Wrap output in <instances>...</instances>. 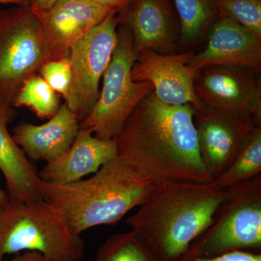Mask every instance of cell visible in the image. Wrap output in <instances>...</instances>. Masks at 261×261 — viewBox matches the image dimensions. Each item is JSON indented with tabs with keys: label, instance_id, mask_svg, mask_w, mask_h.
<instances>
[{
	"label": "cell",
	"instance_id": "1",
	"mask_svg": "<svg viewBox=\"0 0 261 261\" xmlns=\"http://www.w3.org/2000/svg\"><path fill=\"white\" fill-rule=\"evenodd\" d=\"M116 140L118 157L146 180L214 181L201 156L190 105L165 104L152 92L134 109Z\"/></svg>",
	"mask_w": 261,
	"mask_h": 261
},
{
	"label": "cell",
	"instance_id": "2",
	"mask_svg": "<svg viewBox=\"0 0 261 261\" xmlns=\"http://www.w3.org/2000/svg\"><path fill=\"white\" fill-rule=\"evenodd\" d=\"M229 199L214 182L158 181L127 224L160 261H179Z\"/></svg>",
	"mask_w": 261,
	"mask_h": 261
},
{
	"label": "cell",
	"instance_id": "3",
	"mask_svg": "<svg viewBox=\"0 0 261 261\" xmlns=\"http://www.w3.org/2000/svg\"><path fill=\"white\" fill-rule=\"evenodd\" d=\"M153 182L134 172L119 158L109 161L93 176L65 185L41 180V197L64 219L75 234L118 223L145 200Z\"/></svg>",
	"mask_w": 261,
	"mask_h": 261
},
{
	"label": "cell",
	"instance_id": "4",
	"mask_svg": "<svg viewBox=\"0 0 261 261\" xmlns=\"http://www.w3.org/2000/svg\"><path fill=\"white\" fill-rule=\"evenodd\" d=\"M24 251L39 252L56 261H80L85 243L43 199L10 198L0 207V261Z\"/></svg>",
	"mask_w": 261,
	"mask_h": 261
},
{
	"label": "cell",
	"instance_id": "5",
	"mask_svg": "<svg viewBox=\"0 0 261 261\" xmlns=\"http://www.w3.org/2000/svg\"><path fill=\"white\" fill-rule=\"evenodd\" d=\"M51 60L49 42L30 4L0 11V108H13L24 82Z\"/></svg>",
	"mask_w": 261,
	"mask_h": 261
},
{
	"label": "cell",
	"instance_id": "6",
	"mask_svg": "<svg viewBox=\"0 0 261 261\" xmlns=\"http://www.w3.org/2000/svg\"><path fill=\"white\" fill-rule=\"evenodd\" d=\"M118 42L103 74L102 90L95 106L80 122V128L89 130L98 139L116 140L134 109L154 92L149 82H135L132 67L137 54L129 29L120 24Z\"/></svg>",
	"mask_w": 261,
	"mask_h": 261
},
{
	"label": "cell",
	"instance_id": "7",
	"mask_svg": "<svg viewBox=\"0 0 261 261\" xmlns=\"http://www.w3.org/2000/svg\"><path fill=\"white\" fill-rule=\"evenodd\" d=\"M118 16L111 13L69 51L72 82L65 104L80 122L93 109L99 95V82L118 42Z\"/></svg>",
	"mask_w": 261,
	"mask_h": 261
},
{
	"label": "cell",
	"instance_id": "8",
	"mask_svg": "<svg viewBox=\"0 0 261 261\" xmlns=\"http://www.w3.org/2000/svg\"><path fill=\"white\" fill-rule=\"evenodd\" d=\"M195 88L205 107L250 123L254 118L260 120L258 70L233 65L204 68L196 79Z\"/></svg>",
	"mask_w": 261,
	"mask_h": 261
},
{
	"label": "cell",
	"instance_id": "9",
	"mask_svg": "<svg viewBox=\"0 0 261 261\" xmlns=\"http://www.w3.org/2000/svg\"><path fill=\"white\" fill-rule=\"evenodd\" d=\"M193 50L175 54H160L152 50L141 51L132 67L135 82H149L154 94L161 102L170 106L190 105L200 109L202 105L195 92V83L200 70L187 63Z\"/></svg>",
	"mask_w": 261,
	"mask_h": 261
},
{
	"label": "cell",
	"instance_id": "10",
	"mask_svg": "<svg viewBox=\"0 0 261 261\" xmlns=\"http://www.w3.org/2000/svg\"><path fill=\"white\" fill-rule=\"evenodd\" d=\"M117 16L119 24L129 29L137 55L147 49L178 53L181 29L172 0H135Z\"/></svg>",
	"mask_w": 261,
	"mask_h": 261
},
{
	"label": "cell",
	"instance_id": "11",
	"mask_svg": "<svg viewBox=\"0 0 261 261\" xmlns=\"http://www.w3.org/2000/svg\"><path fill=\"white\" fill-rule=\"evenodd\" d=\"M32 8L42 23L53 60L68 57L72 46L111 13L94 0H58L45 9Z\"/></svg>",
	"mask_w": 261,
	"mask_h": 261
},
{
	"label": "cell",
	"instance_id": "12",
	"mask_svg": "<svg viewBox=\"0 0 261 261\" xmlns=\"http://www.w3.org/2000/svg\"><path fill=\"white\" fill-rule=\"evenodd\" d=\"M187 64L200 70L226 65L260 70L261 38L222 15L207 31L205 49L195 53Z\"/></svg>",
	"mask_w": 261,
	"mask_h": 261
},
{
	"label": "cell",
	"instance_id": "13",
	"mask_svg": "<svg viewBox=\"0 0 261 261\" xmlns=\"http://www.w3.org/2000/svg\"><path fill=\"white\" fill-rule=\"evenodd\" d=\"M195 118L201 156L214 176L238 154L252 123L204 106L195 109Z\"/></svg>",
	"mask_w": 261,
	"mask_h": 261
},
{
	"label": "cell",
	"instance_id": "14",
	"mask_svg": "<svg viewBox=\"0 0 261 261\" xmlns=\"http://www.w3.org/2000/svg\"><path fill=\"white\" fill-rule=\"evenodd\" d=\"M117 157L116 140H100L89 130L80 128L70 148L47 163L39 176L48 183H73L97 172L106 163Z\"/></svg>",
	"mask_w": 261,
	"mask_h": 261
},
{
	"label": "cell",
	"instance_id": "15",
	"mask_svg": "<svg viewBox=\"0 0 261 261\" xmlns=\"http://www.w3.org/2000/svg\"><path fill=\"white\" fill-rule=\"evenodd\" d=\"M80 130V121L65 103L47 123L21 122L12 136L29 159L49 163L70 148Z\"/></svg>",
	"mask_w": 261,
	"mask_h": 261
},
{
	"label": "cell",
	"instance_id": "16",
	"mask_svg": "<svg viewBox=\"0 0 261 261\" xmlns=\"http://www.w3.org/2000/svg\"><path fill=\"white\" fill-rule=\"evenodd\" d=\"M260 247V205L247 204L233 211L219 226L190 246L186 254L212 257L233 250Z\"/></svg>",
	"mask_w": 261,
	"mask_h": 261
},
{
	"label": "cell",
	"instance_id": "17",
	"mask_svg": "<svg viewBox=\"0 0 261 261\" xmlns=\"http://www.w3.org/2000/svg\"><path fill=\"white\" fill-rule=\"evenodd\" d=\"M14 118L13 108H0V171L6 182L7 192L15 200L42 199L39 173L8 132V123Z\"/></svg>",
	"mask_w": 261,
	"mask_h": 261
},
{
	"label": "cell",
	"instance_id": "18",
	"mask_svg": "<svg viewBox=\"0 0 261 261\" xmlns=\"http://www.w3.org/2000/svg\"><path fill=\"white\" fill-rule=\"evenodd\" d=\"M180 22L178 49L200 44L211 25L222 15L218 0H172Z\"/></svg>",
	"mask_w": 261,
	"mask_h": 261
},
{
	"label": "cell",
	"instance_id": "19",
	"mask_svg": "<svg viewBox=\"0 0 261 261\" xmlns=\"http://www.w3.org/2000/svg\"><path fill=\"white\" fill-rule=\"evenodd\" d=\"M261 170L260 128H252L244 140L234 163L213 181L226 188L257 174Z\"/></svg>",
	"mask_w": 261,
	"mask_h": 261
},
{
	"label": "cell",
	"instance_id": "20",
	"mask_svg": "<svg viewBox=\"0 0 261 261\" xmlns=\"http://www.w3.org/2000/svg\"><path fill=\"white\" fill-rule=\"evenodd\" d=\"M61 106L58 93L38 74L24 82L13 102V107L28 108L42 119L54 116Z\"/></svg>",
	"mask_w": 261,
	"mask_h": 261
},
{
	"label": "cell",
	"instance_id": "21",
	"mask_svg": "<svg viewBox=\"0 0 261 261\" xmlns=\"http://www.w3.org/2000/svg\"><path fill=\"white\" fill-rule=\"evenodd\" d=\"M93 261H160L148 245L133 231L108 239Z\"/></svg>",
	"mask_w": 261,
	"mask_h": 261
},
{
	"label": "cell",
	"instance_id": "22",
	"mask_svg": "<svg viewBox=\"0 0 261 261\" xmlns=\"http://www.w3.org/2000/svg\"><path fill=\"white\" fill-rule=\"evenodd\" d=\"M218 3L222 15L261 38V0H218Z\"/></svg>",
	"mask_w": 261,
	"mask_h": 261
},
{
	"label": "cell",
	"instance_id": "23",
	"mask_svg": "<svg viewBox=\"0 0 261 261\" xmlns=\"http://www.w3.org/2000/svg\"><path fill=\"white\" fill-rule=\"evenodd\" d=\"M39 75L65 99L69 95L72 73L69 57L51 60L42 65Z\"/></svg>",
	"mask_w": 261,
	"mask_h": 261
},
{
	"label": "cell",
	"instance_id": "24",
	"mask_svg": "<svg viewBox=\"0 0 261 261\" xmlns=\"http://www.w3.org/2000/svg\"><path fill=\"white\" fill-rule=\"evenodd\" d=\"M179 261H261V255L241 250H233L212 257H195L186 254Z\"/></svg>",
	"mask_w": 261,
	"mask_h": 261
},
{
	"label": "cell",
	"instance_id": "25",
	"mask_svg": "<svg viewBox=\"0 0 261 261\" xmlns=\"http://www.w3.org/2000/svg\"><path fill=\"white\" fill-rule=\"evenodd\" d=\"M108 8L111 13L118 15L128 8L135 0H94Z\"/></svg>",
	"mask_w": 261,
	"mask_h": 261
},
{
	"label": "cell",
	"instance_id": "26",
	"mask_svg": "<svg viewBox=\"0 0 261 261\" xmlns=\"http://www.w3.org/2000/svg\"><path fill=\"white\" fill-rule=\"evenodd\" d=\"M14 255V256L7 261H56L36 251H24Z\"/></svg>",
	"mask_w": 261,
	"mask_h": 261
},
{
	"label": "cell",
	"instance_id": "27",
	"mask_svg": "<svg viewBox=\"0 0 261 261\" xmlns=\"http://www.w3.org/2000/svg\"><path fill=\"white\" fill-rule=\"evenodd\" d=\"M58 0H30L31 6L39 9H45L54 4Z\"/></svg>",
	"mask_w": 261,
	"mask_h": 261
},
{
	"label": "cell",
	"instance_id": "28",
	"mask_svg": "<svg viewBox=\"0 0 261 261\" xmlns=\"http://www.w3.org/2000/svg\"><path fill=\"white\" fill-rule=\"evenodd\" d=\"M0 4L29 5L30 0H0Z\"/></svg>",
	"mask_w": 261,
	"mask_h": 261
},
{
	"label": "cell",
	"instance_id": "29",
	"mask_svg": "<svg viewBox=\"0 0 261 261\" xmlns=\"http://www.w3.org/2000/svg\"><path fill=\"white\" fill-rule=\"evenodd\" d=\"M9 200L10 197L9 195H8V192L5 191V190L0 187V207L5 205Z\"/></svg>",
	"mask_w": 261,
	"mask_h": 261
}]
</instances>
